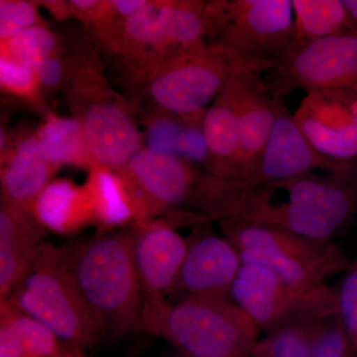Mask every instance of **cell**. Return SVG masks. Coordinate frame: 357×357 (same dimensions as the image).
I'll return each instance as SVG.
<instances>
[{"label": "cell", "mask_w": 357, "mask_h": 357, "mask_svg": "<svg viewBox=\"0 0 357 357\" xmlns=\"http://www.w3.org/2000/svg\"><path fill=\"white\" fill-rule=\"evenodd\" d=\"M189 204L220 225L243 223L330 243L356 213L357 190L344 178L318 174L249 183L202 171Z\"/></svg>", "instance_id": "1"}, {"label": "cell", "mask_w": 357, "mask_h": 357, "mask_svg": "<svg viewBox=\"0 0 357 357\" xmlns=\"http://www.w3.org/2000/svg\"><path fill=\"white\" fill-rule=\"evenodd\" d=\"M60 250L70 278L105 333L138 331L143 294L128 231L100 232Z\"/></svg>", "instance_id": "2"}, {"label": "cell", "mask_w": 357, "mask_h": 357, "mask_svg": "<svg viewBox=\"0 0 357 357\" xmlns=\"http://www.w3.org/2000/svg\"><path fill=\"white\" fill-rule=\"evenodd\" d=\"M76 67L64 93L98 165H126L144 147L137 110L110 86L100 50L93 41L75 47Z\"/></svg>", "instance_id": "3"}, {"label": "cell", "mask_w": 357, "mask_h": 357, "mask_svg": "<svg viewBox=\"0 0 357 357\" xmlns=\"http://www.w3.org/2000/svg\"><path fill=\"white\" fill-rule=\"evenodd\" d=\"M138 331L164 338L184 357H248L259 328L227 298L187 296L143 304Z\"/></svg>", "instance_id": "4"}, {"label": "cell", "mask_w": 357, "mask_h": 357, "mask_svg": "<svg viewBox=\"0 0 357 357\" xmlns=\"http://www.w3.org/2000/svg\"><path fill=\"white\" fill-rule=\"evenodd\" d=\"M1 301L38 319L75 351L83 352L107 335L51 244L40 246L24 276Z\"/></svg>", "instance_id": "5"}, {"label": "cell", "mask_w": 357, "mask_h": 357, "mask_svg": "<svg viewBox=\"0 0 357 357\" xmlns=\"http://www.w3.org/2000/svg\"><path fill=\"white\" fill-rule=\"evenodd\" d=\"M204 22L206 43L234 52L259 75L297 45L292 0H211Z\"/></svg>", "instance_id": "6"}, {"label": "cell", "mask_w": 357, "mask_h": 357, "mask_svg": "<svg viewBox=\"0 0 357 357\" xmlns=\"http://www.w3.org/2000/svg\"><path fill=\"white\" fill-rule=\"evenodd\" d=\"M245 70H253L241 56L220 45L204 42L155 68L143 88L157 109L191 116L206 110V105Z\"/></svg>", "instance_id": "7"}, {"label": "cell", "mask_w": 357, "mask_h": 357, "mask_svg": "<svg viewBox=\"0 0 357 357\" xmlns=\"http://www.w3.org/2000/svg\"><path fill=\"white\" fill-rule=\"evenodd\" d=\"M225 237L238 251L241 261L262 265L286 285L302 294L314 292L345 266L337 246L311 241L281 230L220 223Z\"/></svg>", "instance_id": "8"}, {"label": "cell", "mask_w": 357, "mask_h": 357, "mask_svg": "<svg viewBox=\"0 0 357 357\" xmlns=\"http://www.w3.org/2000/svg\"><path fill=\"white\" fill-rule=\"evenodd\" d=\"M230 296L255 321L269 333L296 321H317L337 314L335 294L326 286L302 294L286 285L274 272L262 265L243 262Z\"/></svg>", "instance_id": "9"}, {"label": "cell", "mask_w": 357, "mask_h": 357, "mask_svg": "<svg viewBox=\"0 0 357 357\" xmlns=\"http://www.w3.org/2000/svg\"><path fill=\"white\" fill-rule=\"evenodd\" d=\"M265 82L275 100L294 89H357V35H338L296 45Z\"/></svg>", "instance_id": "10"}, {"label": "cell", "mask_w": 357, "mask_h": 357, "mask_svg": "<svg viewBox=\"0 0 357 357\" xmlns=\"http://www.w3.org/2000/svg\"><path fill=\"white\" fill-rule=\"evenodd\" d=\"M114 170L132 199L136 222L168 217L182 204H189L203 171L177 156L154 153L145 148Z\"/></svg>", "instance_id": "11"}, {"label": "cell", "mask_w": 357, "mask_h": 357, "mask_svg": "<svg viewBox=\"0 0 357 357\" xmlns=\"http://www.w3.org/2000/svg\"><path fill=\"white\" fill-rule=\"evenodd\" d=\"M293 115L319 153L347 164L357 159V89L307 91Z\"/></svg>", "instance_id": "12"}, {"label": "cell", "mask_w": 357, "mask_h": 357, "mask_svg": "<svg viewBox=\"0 0 357 357\" xmlns=\"http://www.w3.org/2000/svg\"><path fill=\"white\" fill-rule=\"evenodd\" d=\"M170 4L171 0H148L138 13L95 43L98 50L119 58L130 79L142 86L155 68L180 54L168 35Z\"/></svg>", "instance_id": "13"}, {"label": "cell", "mask_w": 357, "mask_h": 357, "mask_svg": "<svg viewBox=\"0 0 357 357\" xmlns=\"http://www.w3.org/2000/svg\"><path fill=\"white\" fill-rule=\"evenodd\" d=\"M131 232L143 304L162 302L177 283L189 244L167 217L133 223Z\"/></svg>", "instance_id": "14"}, {"label": "cell", "mask_w": 357, "mask_h": 357, "mask_svg": "<svg viewBox=\"0 0 357 357\" xmlns=\"http://www.w3.org/2000/svg\"><path fill=\"white\" fill-rule=\"evenodd\" d=\"M351 168L352 164L335 161L317 151L301 131L294 115L278 100L273 130L249 183L288 180L316 174V171L347 178Z\"/></svg>", "instance_id": "15"}, {"label": "cell", "mask_w": 357, "mask_h": 357, "mask_svg": "<svg viewBox=\"0 0 357 357\" xmlns=\"http://www.w3.org/2000/svg\"><path fill=\"white\" fill-rule=\"evenodd\" d=\"M45 155L35 130L20 129L0 135L1 203L31 211L35 202L58 172Z\"/></svg>", "instance_id": "16"}, {"label": "cell", "mask_w": 357, "mask_h": 357, "mask_svg": "<svg viewBox=\"0 0 357 357\" xmlns=\"http://www.w3.org/2000/svg\"><path fill=\"white\" fill-rule=\"evenodd\" d=\"M241 146V182L253 178L273 130L277 103L259 74L245 70L230 81Z\"/></svg>", "instance_id": "17"}, {"label": "cell", "mask_w": 357, "mask_h": 357, "mask_svg": "<svg viewBox=\"0 0 357 357\" xmlns=\"http://www.w3.org/2000/svg\"><path fill=\"white\" fill-rule=\"evenodd\" d=\"M241 264V255L229 239L204 236L190 244L177 283L187 296L229 299Z\"/></svg>", "instance_id": "18"}, {"label": "cell", "mask_w": 357, "mask_h": 357, "mask_svg": "<svg viewBox=\"0 0 357 357\" xmlns=\"http://www.w3.org/2000/svg\"><path fill=\"white\" fill-rule=\"evenodd\" d=\"M45 234L46 229L31 211L0 203V301L24 276Z\"/></svg>", "instance_id": "19"}, {"label": "cell", "mask_w": 357, "mask_h": 357, "mask_svg": "<svg viewBox=\"0 0 357 357\" xmlns=\"http://www.w3.org/2000/svg\"><path fill=\"white\" fill-rule=\"evenodd\" d=\"M203 132L208 152L206 172L227 180H239L241 134L230 82L206 110Z\"/></svg>", "instance_id": "20"}, {"label": "cell", "mask_w": 357, "mask_h": 357, "mask_svg": "<svg viewBox=\"0 0 357 357\" xmlns=\"http://www.w3.org/2000/svg\"><path fill=\"white\" fill-rule=\"evenodd\" d=\"M83 352L65 344L38 319L0 301V357H74Z\"/></svg>", "instance_id": "21"}, {"label": "cell", "mask_w": 357, "mask_h": 357, "mask_svg": "<svg viewBox=\"0 0 357 357\" xmlns=\"http://www.w3.org/2000/svg\"><path fill=\"white\" fill-rule=\"evenodd\" d=\"M32 213L45 229L61 234H75L93 225L86 187L70 178H54L37 198Z\"/></svg>", "instance_id": "22"}, {"label": "cell", "mask_w": 357, "mask_h": 357, "mask_svg": "<svg viewBox=\"0 0 357 357\" xmlns=\"http://www.w3.org/2000/svg\"><path fill=\"white\" fill-rule=\"evenodd\" d=\"M91 199L93 225L100 232L137 222V213L123 180L114 169L96 165L84 184Z\"/></svg>", "instance_id": "23"}, {"label": "cell", "mask_w": 357, "mask_h": 357, "mask_svg": "<svg viewBox=\"0 0 357 357\" xmlns=\"http://www.w3.org/2000/svg\"><path fill=\"white\" fill-rule=\"evenodd\" d=\"M35 134L47 158L58 168L72 166L91 170L98 165L83 129L72 116H61L51 110L43 116Z\"/></svg>", "instance_id": "24"}, {"label": "cell", "mask_w": 357, "mask_h": 357, "mask_svg": "<svg viewBox=\"0 0 357 357\" xmlns=\"http://www.w3.org/2000/svg\"><path fill=\"white\" fill-rule=\"evenodd\" d=\"M297 45L354 33L342 0H292Z\"/></svg>", "instance_id": "25"}, {"label": "cell", "mask_w": 357, "mask_h": 357, "mask_svg": "<svg viewBox=\"0 0 357 357\" xmlns=\"http://www.w3.org/2000/svg\"><path fill=\"white\" fill-rule=\"evenodd\" d=\"M66 47L62 37L49 26H34L0 42V58L34 68Z\"/></svg>", "instance_id": "26"}, {"label": "cell", "mask_w": 357, "mask_h": 357, "mask_svg": "<svg viewBox=\"0 0 357 357\" xmlns=\"http://www.w3.org/2000/svg\"><path fill=\"white\" fill-rule=\"evenodd\" d=\"M316 321H291L275 328L257 340L248 357H312L311 330Z\"/></svg>", "instance_id": "27"}, {"label": "cell", "mask_w": 357, "mask_h": 357, "mask_svg": "<svg viewBox=\"0 0 357 357\" xmlns=\"http://www.w3.org/2000/svg\"><path fill=\"white\" fill-rule=\"evenodd\" d=\"M0 89L2 95L43 116L51 112L31 66L0 58Z\"/></svg>", "instance_id": "28"}, {"label": "cell", "mask_w": 357, "mask_h": 357, "mask_svg": "<svg viewBox=\"0 0 357 357\" xmlns=\"http://www.w3.org/2000/svg\"><path fill=\"white\" fill-rule=\"evenodd\" d=\"M184 122V117L152 105V109L143 114V148L154 153L177 156Z\"/></svg>", "instance_id": "29"}, {"label": "cell", "mask_w": 357, "mask_h": 357, "mask_svg": "<svg viewBox=\"0 0 357 357\" xmlns=\"http://www.w3.org/2000/svg\"><path fill=\"white\" fill-rule=\"evenodd\" d=\"M75 48L66 47L64 50L45 59L34 67L45 98L64 91L76 67Z\"/></svg>", "instance_id": "30"}, {"label": "cell", "mask_w": 357, "mask_h": 357, "mask_svg": "<svg viewBox=\"0 0 357 357\" xmlns=\"http://www.w3.org/2000/svg\"><path fill=\"white\" fill-rule=\"evenodd\" d=\"M319 319L311 330L312 357H351L349 335L337 319Z\"/></svg>", "instance_id": "31"}, {"label": "cell", "mask_w": 357, "mask_h": 357, "mask_svg": "<svg viewBox=\"0 0 357 357\" xmlns=\"http://www.w3.org/2000/svg\"><path fill=\"white\" fill-rule=\"evenodd\" d=\"M48 26L39 7L30 0H0V42L34 26Z\"/></svg>", "instance_id": "32"}, {"label": "cell", "mask_w": 357, "mask_h": 357, "mask_svg": "<svg viewBox=\"0 0 357 357\" xmlns=\"http://www.w3.org/2000/svg\"><path fill=\"white\" fill-rule=\"evenodd\" d=\"M338 321L357 347V267L344 277L335 294Z\"/></svg>", "instance_id": "33"}, {"label": "cell", "mask_w": 357, "mask_h": 357, "mask_svg": "<svg viewBox=\"0 0 357 357\" xmlns=\"http://www.w3.org/2000/svg\"><path fill=\"white\" fill-rule=\"evenodd\" d=\"M34 2L39 8L42 7L46 9L58 21H66L72 18L70 0H40Z\"/></svg>", "instance_id": "34"}, {"label": "cell", "mask_w": 357, "mask_h": 357, "mask_svg": "<svg viewBox=\"0 0 357 357\" xmlns=\"http://www.w3.org/2000/svg\"><path fill=\"white\" fill-rule=\"evenodd\" d=\"M352 31L357 35V0H342Z\"/></svg>", "instance_id": "35"}, {"label": "cell", "mask_w": 357, "mask_h": 357, "mask_svg": "<svg viewBox=\"0 0 357 357\" xmlns=\"http://www.w3.org/2000/svg\"><path fill=\"white\" fill-rule=\"evenodd\" d=\"M74 357H84V356H83V354H77V356H74Z\"/></svg>", "instance_id": "36"}, {"label": "cell", "mask_w": 357, "mask_h": 357, "mask_svg": "<svg viewBox=\"0 0 357 357\" xmlns=\"http://www.w3.org/2000/svg\"><path fill=\"white\" fill-rule=\"evenodd\" d=\"M175 357H184V356H180V354H178V356H175Z\"/></svg>", "instance_id": "37"}]
</instances>
